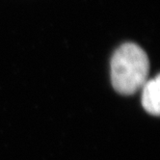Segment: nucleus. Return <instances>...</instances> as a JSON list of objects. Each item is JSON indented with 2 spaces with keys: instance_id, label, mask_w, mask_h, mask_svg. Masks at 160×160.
Returning <instances> with one entry per match:
<instances>
[{
  "instance_id": "nucleus-1",
  "label": "nucleus",
  "mask_w": 160,
  "mask_h": 160,
  "mask_svg": "<svg viewBox=\"0 0 160 160\" xmlns=\"http://www.w3.org/2000/svg\"><path fill=\"white\" fill-rule=\"evenodd\" d=\"M150 62L146 52L136 43L125 42L111 59V81L118 93L132 95L147 81Z\"/></svg>"
},
{
  "instance_id": "nucleus-2",
  "label": "nucleus",
  "mask_w": 160,
  "mask_h": 160,
  "mask_svg": "<svg viewBox=\"0 0 160 160\" xmlns=\"http://www.w3.org/2000/svg\"><path fill=\"white\" fill-rule=\"evenodd\" d=\"M159 93H160V77L156 75L153 79L146 81L143 85L142 105L144 109L151 115L159 116Z\"/></svg>"
}]
</instances>
